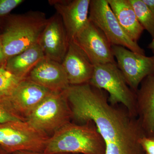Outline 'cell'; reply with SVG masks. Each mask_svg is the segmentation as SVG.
<instances>
[{
  "instance_id": "6da1fadb",
  "label": "cell",
  "mask_w": 154,
  "mask_h": 154,
  "mask_svg": "<svg viewBox=\"0 0 154 154\" xmlns=\"http://www.w3.org/2000/svg\"><path fill=\"white\" fill-rule=\"evenodd\" d=\"M72 119L78 124L92 121L105 146V154H144L140 140L145 135L137 117L122 105H112L106 92L89 83L67 90Z\"/></svg>"
},
{
  "instance_id": "7a4b0ae2",
  "label": "cell",
  "mask_w": 154,
  "mask_h": 154,
  "mask_svg": "<svg viewBox=\"0 0 154 154\" xmlns=\"http://www.w3.org/2000/svg\"><path fill=\"white\" fill-rule=\"evenodd\" d=\"M2 19L0 38L7 60L37 44L48 19L38 11L10 14Z\"/></svg>"
},
{
  "instance_id": "3957f363",
  "label": "cell",
  "mask_w": 154,
  "mask_h": 154,
  "mask_svg": "<svg viewBox=\"0 0 154 154\" xmlns=\"http://www.w3.org/2000/svg\"><path fill=\"white\" fill-rule=\"evenodd\" d=\"M47 154H105L104 140L92 121L83 124L69 122L47 141Z\"/></svg>"
},
{
  "instance_id": "277c9868",
  "label": "cell",
  "mask_w": 154,
  "mask_h": 154,
  "mask_svg": "<svg viewBox=\"0 0 154 154\" xmlns=\"http://www.w3.org/2000/svg\"><path fill=\"white\" fill-rule=\"evenodd\" d=\"M89 84L106 92L111 105H122L137 117L136 93L128 85L116 63L94 66Z\"/></svg>"
},
{
  "instance_id": "5b68a950",
  "label": "cell",
  "mask_w": 154,
  "mask_h": 154,
  "mask_svg": "<svg viewBox=\"0 0 154 154\" xmlns=\"http://www.w3.org/2000/svg\"><path fill=\"white\" fill-rule=\"evenodd\" d=\"M72 112L67 90L51 92L31 112L26 122L33 127L47 134L70 122Z\"/></svg>"
},
{
  "instance_id": "8992f818",
  "label": "cell",
  "mask_w": 154,
  "mask_h": 154,
  "mask_svg": "<svg viewBox=\"0 0 154 154\" xmlns=\"http://www.w3.org/2000/svg\"><path fill=\"white\" fill-rule=\"evenodd\" d=\"M49 138L26 121L0 123V146L10 153L22 151L43 152Z\"/></svg>"
},
{
  "instance_id": "52a82bcc",
  "label": "cell",
  "mask_w": 154,
  "mask_h": 154,
  "mask_svg": "<svg viewBox=\"0 0 154 154\" xmlns=\"http://www.w3.org/2000/svg\"><path fill=\"white\" fill-rule=\"evenodd\" d=\"M89 20L105 34L112 45H119L140 54L145 51L123 30L107 0H91Z\"/></svg>"
},
{
  "instance_id": "ba28073f",
  "label": "cell",
  "mask_w": 154,
  "mask_h": 154,
  "mask_svg": "<svg viewBox=\"0 0 154 154\" xmlns=\"http://www.w3.org/2000/svg\"><path fill=\"white\" fill-rule=\"evenodd\" d=\"M112 48L119 68L130 88L136 93L142 81L154 72V54L148 57L119 45H112Z\"/></svg>"
},
{
  "instance_id": "9c48e42d",
  "label": "cell",
  "mask_w": 154,
  "mask_h": 154,
  "mask_svg": "<svg viewBox=\"0 0 154 154\" xmlns=\"http://www.w3.org/2000/svg\"><path fill=\"white\" fill-rule=\"evenodd\" d=\"M51 92L26 78L20 82L10 96L0 97V102L26 121L27 116Z\"/></svg>"
},
{
  "instance_id": "30bf717a",
  "label": "cell",
  "mask_w": 154,
  "mask_h": 154,
  "mask_svg": "<svg viewBox=\"0 0 154 154\" xmlns=\"http://www.w3.org/2000/svg\"><path fill=\"white\" fill-rule=\"evenodd\" d=\"M73 40L94 66L116 63L112 45L102 30L89 20Z\"/></svg>"
},
{
  "instance_id": "8fae6325",
  "label": "cell",
  "mask_w": 154,
  "mask_h": 154,
  "mask_svg": "<svg viewBox=\"0 0 154 154\" xmlns=\"http://www.w3.org/2000/svg\"><path fill=\"white\" fill-rule=\"evenodd\" d=\"M69 39L58 14L48 19L38 42L45 57L62 63L68 48Z\"/></svg>"
},
{
  "instance_id": "7c38bea8",
  "label": "cell",
  "mask_w": 154,
  "mask_h": 154,
  "mask_svg": "<svg viewBox=\"0 0 154 154\" xmlns=\"http://www.w3.org/2000/svg\"><path fill=\"white\" fill-rule=\"evenodd\" d=\"M60 17L67 34L73 40L89 21L91 0H49Z\"/></svg>"
},
{
  "instance_id": "4fadbf2b",
  "label": "cell",
  "mask_w": 154,
  "mask_h": 154,
  "mask_svg": "<svg viewBox=\"0 0 154 154\" xmlns=\"http://www.w3.org/2000/svg\"><path fill=\"white\" fill-rule=\"evenodd\" d=\"M27 79L52 92L66 91L70 86L62 64L45 57L37 63Z\"/></svg>"
},
{
  "instance_id": "5bb4252c",
  "label": "cell",
  "mask_w": 154,
  "mask_h": 154,
  "mask_svg": "<svg viewBox=\"0 0 154 154\" xmlns=\"http://www.w3.org/2000/svg\"><path fill=\"white\" fill-rule=\"evenodd\" d=\"M61 64L70 85H79L90 82L94 65L74 40L69 41L67 51Z\"/></svg>"
},
{
  "instance_id": "9a60e30c",
  "label": "cell",
  "mask_w": 154,
  "mask_h": 154,
  "mask_svg": "<svg viewBox=\"0 0 154 154\" xmlns=\"http://www.w3.org/2000/svg\"><path fill=\"white\" fill-rule=\"evenodd\" d=\"M136 95L138 119L145 135L154 137V72L142 81Z\"/></svg>"
},
{
  "instance_id": "2e32d148",
  "label": "cell",
  "mask_w": 154,
  "mask_h": 154,
  "mask_svg": "<svg viewBox=\"0 0 154 154\" xmlns=\"http://www.w3.org/2000/svg\"><path fill=\"white\" fill-rule=\"evenodd\" d=\"M107 1L125 32L133 41L137 42L144 29L139 22L129 0Z\"/></svg>"
},
{
  "instance_id": "e0dca14e",
  "label": "cell",
  "mask_w": 154,
  "mask_h": 154,
  "mask_svg": "<svg viewBox=\"0 0 154 154\" xmlns=\"http://www.w3.org/2000/svg\"><path fill=\"white\" fill-rule=\"evenodd\" d=\"M45 57L38 43L7 60L5 67L21 80L25 79L39 61Z\"/></svg>"
},
{
  "instance_id": "ac0fdd59",
  "label": "cell",
  "mask_w": 154,
  "mask_h": 154,
  "mask_svg": "<svg viewBox=\"0 0 154 154\" xmlns=\"http://www.w3.org/2000/svg\"><path fill=\"white\" fill-rule=\"evenodd\" d=\"M139 22L154 38V10L146 5L142 0H129Z\"/></svg>"
},
{
  "instance_id": "d6986e66",
  "label": "cell",
  "mask_w": 154,
  "mask_h": 154,
  "mask_svg": "<svg viewBox=\"0 0 154 154\" xmlns=\"http://www.w3.org/2000/svg\"><path fill=\"white\" fill-rule=\"evenodd\" d=\"M21 81L5 67H0V97L10 96Z\"/></svg>"
},
{
  "instance_id": "ffe728a7",
  "label": "cell",
  "mask_w": 154,
  "mask_h": 154,
  "mask_svg": "<svg viewBox=\"0 0 154 154\" xmlns=\"http://www.w3.org/2000/svg\"><path fill=\"white\" fill-rule=\"evenodd\" d=\"M24 2V0H0V19L8 16L11 11Z\"/></svg>"
},
{
  "instance_id": "44dd1931",
  "label": "cell",
  "mask_w": 154,
  "mask_h": 154,
  "mask_svg": "<svg viewBox=\"0 0 154 154\" xmlns=\"http://www.w3.org/2000/svg\"><path fill=\"white\" fill-rule=\"evenodd\" d=\"M19 121H25L12 113L0 102V123Z\"/></svg>"
},
{
  "instance_id": "7402d4cb",
  "label": "cell",
  "mask_w": 154,
  "mask_h": 154,
  "mask_svg": "<svg viewBox=\"0 0 154 154\" xmlns=\"http://www.w3.org/2000/svg\"><path fill=\"white\" fill-rule=\"evenodd\" d=\"M144 154H154V137L144 136L140 140Z\"/></svg>"
},
{
  "instance_id": "603a6c76",
  "label": "cell",
  "mask_w": 154,
  "mask_h": 154,
  "mask_svg": "<svg viewBox=\"0 0 154 154\" xmlns=\"http://www.w3.org/2000/svg\"><path fill=\"white\" fill-rule=\"evenodd\" d=\"M7 60L2 40L0 38V67H5Z\"/></svg>"
},
{
  "instance_id": "cb8c5ba5",
  "label": "cell",
  "mask_w": 154,
  "mask_h": 154,
  "mask_svg": "<svg viewBox=\"0 0 154 154\" xmlns=\"http://www.w3.org/2000/svg\"><path fill=\"white\" fill-rule=\"evenodd\" d=\"M12 154H70L67 153L47 154L44 152H37L29 151H18L13 153Z\"/></svg>"
},
{
  "instance_id": "d4e9b609",
  "label": "cell",
  "mask_w": 154,
  "mask_h": 154,
  "mask_svg": "<svg viewBox=\"0 0 154 154\" xmlns=\"http://www.w3.org/2000/svg\"><path fill=\"white\" fill-rule=\"evenodd\" d=\"M142 1L146 5L154 10V0H142Z\"/></svg>"
},
{
  "instance_id": "484cf974",
  "label": "cell",
  "mask_w": 154,
  "mask_h": 154,
  "mask_svg": "<svg viewBox=\"0 0 154 154\" xmlns=\"http://www.w3.org/2000/svg\"><path fill=\"white\" fill-rule=\"evenodd\" d=\"M148 48L150 50H151L154 54V38L152 39L151 42L149 45Z\"/></svg>"
},
{
  "instance_id": "4316f807",
  "label": "cell",
  "mask_w": 154,
  "mask_h": 154,
  "mask_svg": "<svg viewBox=\"0 0 154 154\" xmlns=\"http://www.w3.org/2000/svg\"><path fill=\"white\" fill-rule=\"evenodd\" d=\"M0 154H12L8 152L0 146Z\"/></svg>"
},
{
  "instance_id": "83f0119b",
  "label": "cell",
  "mask_w": 154,
  "mask_h": 154,
  "mask_svg": "<svg viewBox=\"0 0 154 154\" xmlns=\"http://www.w3.org/2000/svg\"><path fill=\"white\" fill-rule=\"evenodd\" d=\"M2 19H0V33H1V30H2Z\"/></svg>"
},
{
  "instance_id": "f1b7e54d",
  "label": "cell",
  "mask_w": 154,
  "mask_h": 154,
  "mask_svg": "<svg viewBox=\"0 0 154 154\" xmlns=\"http://www.w3.org/2000/svg\"></svg>"
}]
</instances>
